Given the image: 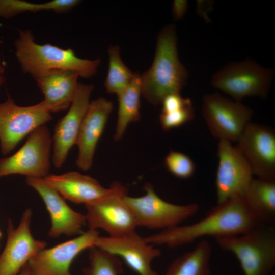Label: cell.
Wrapping results in <instances>:
<instances>
[{
  "label": "cell",
  "instance_id": "9",
  "mask_svg": "<svg viewBox=\"0 0 275 275\" xmlns=\"http://www.w3.org/2000/svg\"><path fill=\"white\" fill-rule=\"evenodd\" d=\"M202 112L211 134L219 140L231 142L238 141L253 114L241 102L218 93L203 96Z\"/></svg>",
  "mask_w": 275,
  "mask_h": 275
},
{
  "label": "cell",
  "instance_id": "11",
  "mask_svg": "<svg viewBox=\"0 0 275 275\" xmlns=\"http://www.w3.org/2000/svg\"><path fill=\"white\" fill-rule=\"evenodd\" d=\"M217 149L215 186L219 204L235 197H243L254 174L241 151L231 142L219 140Z\"/></svg>",
  "mask_w": 275,
  "mask_h": 275
},
{
  "label": "cell",
  "instance_id": "7",
  "mask_svg": "<svg viewBox=\"0 0 275 275\" xmlns=\"http://www.w3.org/2000/svg\"><path fill=\"white\" fill-rule=\"evenodd\" d=\"M143 188L145 194L141 197L127 195L125 197L138 226L169 229L193 216L199 210V205L195 203L177 205L163 200L157 195L151 183H146Z\"/></svg>",
  "mask_w": 275,
  "mask_h": 275
},
{
  "label": "cell",
  "instance_id": "20",
  "mask_svg": "<svg viewBox=\"0 0 275 275\" xmlns=\"http://www.w3.org/2000/svg\"><path fill=\"white\" fill-rule=\"evenodd\" d=\"M44 179L64 199L75 204H91L111 191L110 187L105 188L96 179L77 172L49 174Z\"/></svg>",
  "mask_w": 275,
  "mask_h": 275
},
{
  "label": "cell",
  "instance_id": "24",
  "mask_svg": "<svg viewBox=\"0 0 275 275\" xmlns=\"http://www.w3.org/2000/svg\"><path fill=\"white\" fill-rule=\"evenodd\" d=\"M80 3L78 0H53L44 3H33L20 0H0V17L10 18L25 12L53 11L65 13Z\"/></svg>",
  "mask_w": 275,
  "mask_h": 275
},
{
  "label": "cell",
  "instance_id": "13",
  "mask_svg": "<svg viewBox=\"0 0 275 275\" xmlns=\"http://www.w3.org/2000/svg\"><path fill=\"white\" fill-rule=\"evenodd\" d=\"M32 216L31 209H26L16 228L9 219L7 242L0 255V275H17L32 257L45 248L46 242L31 233Z\"/></svg>",
  "mask_w": 275,
  "mask_h": 275
},
{
  "label": "cell",
  "instance_id": "18",
  "mask_svg": "<svg viewBox=\"0 0 275 275\" xmlns=\"http://www.w3.org/2000/svg\"><path fill=\"white\" fill-rule=\"evenodd\" d=\"M113 108L112 102L103 97L90 102L76 143L78 148L76 164L82 171L89 170L92 165L97 143Z\"/></svg>",
  "mask_w": 275,
  "mask_h": 275
},
{
  "label": "cell",
  "instance_id": "28",
  "mask_svg": "<svg viewBox=\"0 0 275 275\" xmlns=\"http://www.w3.org/2000/svg\"><path fill=\"white\" fill-rule=\"evenodd\" d=\"M195 117L192 102L169 113H161L160 122L163 130L168 131L191 121Z\"/></svg>",
  "mask_w": 275,
  "mask_h": 275
},
{
  "label": "cell",
  "instance_id": "27",
  "mask_svg": "<svg viewBox=\"0 0 275 275\" xmlns=\"http://www.w3.org/2000/svg\"><path fill=\"white\" fill-rule=\"evenodd\" d=\"M165 165L168 171L181 179L191 177L196 170L193 160L184 153L171 151L165 158Z\"/></svg>",
  "mask_w": 275,
  "mask_h": 275
},
{
  "label": "cell",
  "instance_id": "30",
  "mask_svg": "<svg viewBox=\"0 0 275 275\" xmlns=\"http://www.w3.org/2000/svg\"><path fill=\"white\" fill-rule=\"evenodd\" d=\"M4 66L2 62L1 56H0V86L3 85L4 82Z\"/></svg>",
  "mask_w": 275,
  "mask_h": 275
},
{
  "label": "cell",
  "instance_id": "15",
  "mask_svg": "<svg viewBox=\"0 0 275 275\" xmlns=\"http://www.w3.org/2000/svg\"><path fill=\"white\" fill-rule=\"evenodd\" d=\"M93 89L94 86L92 84L78 83L68 111L56 124L53 136L52 156V163L56 168L63 166L70 149L76 144Z\"/></svg>",
  "mask_w": 275,
  "mask_h": 275
},
{
  "label": "cell",
  "instance_id": "19",
  "mask_svg": "<svg viewBox=\"0 0 275 275\" xmlns=\"http://www.w3.org/2000/svg\"><path fill=\"white\" fill-rule=\"evenodd\" d=\"M78 74L63 69H52L33 78L44 95L42 100L51 113L68 108L75 96L78 83Z\"/></svg>",
  "mask_w": 275,
  "mask_h": 275
},
{
  "label": "cell",
  "instance_id": "26",
  "mask_svg": "<svg viewBox=\"0 0 275 275\" xmlns=\"http://www.w3.org/2000/svg\"><path fill=\"white\" fill-rule=\"evenodd\" d=\"M89 266L83 269L85 275H120L122 266L118 257L95 246L89 249Z\"/></svg>",
  "mask_w": 275,
  "mask_h": 275
},
{
  "label": "cell",
  "instance_id": "29",
  "mask_svg": "<svg viewBox=\"0 0 275 275\" xmlns=\"http://www.w3.org/2000/svg\"><path fill=\"white\" fill-rule=\"evenodd\" d=\"M188 2L186 0H175L172 6V14L176 20L182 19L186 13Z\"/></svg>",
  "mask_w": 275,
  "mask_h": 275
},
{
  "label": "cell",
  "instance_id": "25",
  "mask_svg": "<svg viewBox=\"0 0 275 275\" xmlns=\"http://www.w3.org/2000/svg\"><path fill=\"white\" fill-rule=\"evenodd\" d=\"M117 46H111L108 50V69L104 82L106 91L118 95L132 81L134 74L124 63Z\"/></svg>",
  "mask_w": 275,
  "mask_h": 275
},
{
  "label": "cell",
  "instance_id": "3",
  "mask_svg": "<svg viewBox=\"0 0 275 275\" xmlns=\"http://www.w3.org/2000/svg\"><path fill=\"white\" fill-rule=\"evenodd\" d=\"M15 56L23 73L35 76L52 69H63L89 78L97 72L101 60L77 57L71 48L63 49L49 43H37L29 29L19 30L15 42Z\"/></svg>",
  "mask_w": 275,
  "mask_h": 275
},
{
  "label": "cell",
  "instance_id": "12",
  "mask_svg": "<svg viewBox=\"0 0 275 275\" xmlns=\"http://www.w3.org/2000/svg\"><path fill=\"white\" fill-rule=\"evenodd\" d=\"M98 236L97 230L89 229L72 239L41 250L24 267L28 275H72L70 267L75 258L94 246Z\"/></svg>",
  "mask_w": 275,
  "mask_h": 275
},
{
  "label": "cell",
  "instance_id": "31",
  "mask_svg": "<svg viewBox=\"0 0 275 275\" xmlns=\"http://www.w3.org/2000/svg\"><path fill=\"white\" fill-rule=\"evenodd\" d=\"M17 275H28V271L24 266Z\"/></svg>",
  "mask_w": 275,
  "mask_h": 275
},
{
  "label": "cell",
  "instance_id": "4",
  "mask_svg": "<svg viewBox=\"0 0 275 275\" xmlns=\"http://www.w3.org/2000/svg\"><path fill=\"white\" fill-rule=\"evenodd\" d=\"M224 251L237 259L244 275H269L275 266V229L260 223L238 235L216 239Z\"/></svg>",
  "mask_w": 275,
  "mask_h": 275
},
{
  "label": "cell",
  "instance_id": "32",
  "mask_svg": "<svg viewBox=\"0 0 275 275\" xmlns=\"http://www.w3.org/2000/svg\"><path fill=\"white\" fill-rule=\"evenodd\" d=\"M1 237H2V232H1V231L0 230V238H1Z\"/></svg>",
  "mask_w": 275,
  "mask_h": 275
},
{
  "label": "cell",
  "instance_id": "21",
  "mask_svg": "<svg viewBox=\"0 0 275 275\" xmlns=\"http://www.w3.org/2000/svg\"><path fill=\"white\" fill-rule=\"evenodd\" d=\"M250 211L260 223L275 222V181L253 178L243 196Z\"/></svg>",
  "mask_w": 275,
  "mask_h": 275
},
{
  "label": "cell",
  "instance_id": "1",
  "mask_svg": "<svg viewBox=\"0 0 275 275\" xmlns=\"http://www.w3.org/2000/svg\"><path fill=\"white\" fill-rule=\"evenodd\" d=\"M260 223L247 207L242 197H235L213 208L195 223L176 226L144 237L149 244L176 248L206 236L216 238L243 234Z\"/></svg>",
  "mask_w": 275,
  "mask_h": 275
},
{
  "label": "cell",
  "instance_id": "23",
  "mask_svg": "<svg viewBox=\"0 0 275 275\" xmlns=\"http://www.w3.org/2000/svg\"><path fill=\"white\" fill-rule=\"evenodd\" d=\"M142 95L140 74L135 72L129 85L117 95L119 101L117 121L114 135L115 141H120L129 123L138 121L140 115V96Z\"/></svg>",
  "mask_w": 275,
  "mask_h": 275
},
{
  "label": "cell",
  "instance_id": "17",
  "mask_svg": "<svg viewBox=\"0 0 275 275\" xmlns=\"http://www.w3.org/2000/svg\"><path fill=\"white\" fill-rule=\"evenodd\" d=\"M94 246L121 257L139 275H158L151 267L152 260L161 251L146 242L136 232L118 237L99 236Z\"/></svg>",
  "mask_w": 275,
  "mask_h": 275
},
{
  "label": "cell",
  "instance_id": "14",
  "mask_svg": "<svg viewBox=\"0 0 275 275\" xmlns=\"http://www.w3.org/2000/svg\"><path fill=\"white\" fill-rule=\"evenodd\" d=\"M237 146L257 178L275 181V133L268 127L250 122Z\"/></svg>",
  "mask_w": 275,
  "mask_h": 275
},
{
  "label": "cell",
  "instance_id": "6",
  "mask_svg": "<svg viewBox=\"0 0 275 275\" xmlns=\"http://www.w3.org/2000/svg\"><path fill=\"white\" fill-rule=\"evenodd\" d=\"M110 188L111 191L106 196L85 205L89 229H102L112 237L135 232L136 220L125 200L127 195L126 187L119 182H114Z\"/></svg>",
  "mask_w": 275,
  "mask_h": 275
},
{
  "label": "cell",
  "instance_id": "10",
  "mask_svg": "<svg viewBox=\"0 0 275 275\" xmlns=\"http://www.w3.org/2000/svg\"><path fill=\"white\" fill-rule=\"evenodd\" d=\"M52 119L43 101L31 106L17 105L10 96L0 103V148L6 155L37 127Z\"/></svg>",
  "mask_w": 275,
  "mask_h": 275
},
{
  "label": "cell",
  "instance_id": "8",
  "mask_svg": "<svg viewBox=\"0 0 275 275\" xmlns=\"http://www.w3.org/2000/svg\"><path fill=\"white\" fill-rule=\"evenodd\" d=\"M52 141L45 124L35 128L16 152L0 158V178L12 174L35 178L46 177L49 174Z\"/></svg>",
  "mask_w": 275,
  "mask_h": 275
},
{
  "label": "cell",
  "instance_id": "22",
  "mask_svg": "<svg viewBox=\"0 0 275 275\" xmlns=\"http://www.w3.org/2000/svg\"><path fill=\"white\" fill-rule=\"evenodd\" d=\"M211 254L209 242L202 239L193 250L177 257L165 275H211Z\"/></svg>",
  "mask_w": 275,
  "mask_h": 275
},
{
  "label": "cell",
  "instance_id": "2",
  "mask_svg": "<svg viewBox=\"0 0 275 275\" xmlns=\"http://www.w3.org/2000/svg\"><path fill=\"white\" fill-rule=\"evenodd\" d=\"M175 25L169 24L159 32L153 61L140 74L142 95L153 105L161 103L167 95L180 93L186 84L188 73L177 51Z\"/></svg>",
  "mask_w": 275,
  "mask_h": 275
},
{
  "label": "cell",
  "instance_id": "5",
  "mask_svg": "<svg viewBox=\"0 0 275 275\" xmlns=\"http://www.w3.org/2000/svg\"><path fill=\"white\" fill-rule=\"evenodd\" d=\"M274 76L272 69L261 66L247 59L232 62L216 71L211 78V85L241 102L246 97H265Z\"/></svg>",
  "mask_w": 275,
  "mask_h": 275
},
{
  "label": "cell",
  "instance_id": "16",
  "mask_svg": "<svg viewBox=\"0 0 275 275\" xmlns=\"http://www.w3.org/2000/svg\"><path fill=\"white\" fill-rule=\"evenodd\" d=\"M25 181L40 195L49 214V237L78 236L84 232L83 227L87 224L85 215L73 210L44 178L26 177Z\"/></svg>",
  "mask_w": 275,
  "mask_h": 275
}]
</instances>
